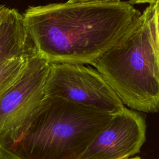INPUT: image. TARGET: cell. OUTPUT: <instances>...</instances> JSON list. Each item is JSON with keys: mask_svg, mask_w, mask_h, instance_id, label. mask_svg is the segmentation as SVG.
I'll list each match as a JSON object with an SVG mask.
<instances>
[{"mask_svg": "<svg viewBox=\"0 0 159 159\" xmlns=\"http://www.w3.org/2000/svg\"><path fill=\"white\" fill-rule=\"evenodd\" d=\"M129 2L52 3L22 14L34 52L48 63L91 65L141 16Z\"/></svg>", "mask_w": 159, "mask_h": 159, "instance_id": "1", "label": "cell"}, {"mask_svg": "<svg viewBox=\"0 0 159 159\" xmlns=\"http://www.w3.org/2000/svg\"><path fill=\"white\" fill-rule=\"evenodd\" d=\"M114 114L45 96L28 121L0 145L1 159H79Z\"/></svg>", "mask_w": 159, "mask_h": 159, "instance_id": "2", "label": "cell"}, {"mask_svg": "<svg viewBox=\"0 0 159 159\" xmlns=\"http://www.w3.org/2000/svg\"><path fill=\"white\" fill-rule=\"evenodd\" d=\"M93 66L124 105L144 112L159 111V67L144 11Z\"/></svg>", "mask_w": 159, "mask_h": 159, "instance_id": "3", "label": "cell"}, {"mask_svg": "<svg viewBox=\"0 0 159 159\" xmlns=\"http://www.w3.org/2000/svg\"><path fill=\"white\" fill-rule=\"evenodd\" d=\"M45 91L46 96L62 98L112 114L125 107L101 74L81 64L50 63Z\"/></svg>", "mask_w": 159, "mask_h": 159, "instance_id": "4", "label": "cell"}, {"mask_svg": "<svg viewBox=\"0 0 159 159\" xmlns=\"http://www.w3.org/2000/svg\"><path fill=\"white\" fill-rule=\"evenodd\" d=\"M50 63L34 50L15 83L0 99V145L11 139L45 99Z\"/></svg>", "mask_w": 159, "mask_h": 159, "instance_id": "5", "label": "cell"}, {"mask_svg": "<svg viewBox=\"0 0 159 159\" xmlns=\"http://www.w3.org/2000/svg\"><path fill=\"white\" fill-rule=\"evenodd\" d=\"M145 140L144 117L125 107L114 115L79 159H127L140 151Z\"/></svg>", "mask_w": 159, "mask_h": 159, "instance_id": "6", "label": "cell"}, {"mask_svg": "<svg viewBox=\"0 0 159 159\" xmlns=\"http://www.w3.org/2000/svg\"><path fill=\"white\" fill-rule=\"evenodd\" d=\"M33 50L22 14L15 9H10L0 25V68L9 60Z\"/></svg>", "mask_w": 159, "mask_h": 159, "instance_id": "7", "label": "cell"}, {"mask_svg": "<svg viewBox=\"0 0 159 159\" xmlns=\"http://www.w3.org/2000/svg\"><path fill=\"white\" fill-rule=\"evenodd\" d=\"M33 52L12 58L0 68V99L22 74Z\"/></svg>", "mask_w": 159, "mask_h": 159, "instance_id": "8", "label": "cell"}, {"mask_svg": "<svg viewBox=\"0 0 159 159\" xmlns=\"http://www.w3.org/2000/svg\"><path fill=\"white\" fill-rule=\"evenodd\" d=\"M143 11L146 14L159 67V0L153 4H149Z\"/></svg>", "mask_w": 159, "mask_h": 159, "instance_id": "9", "label": "cell"}, {"mask_svg": "<svg viewBox=\"0 0 159 159\" xmlns=\"http://www.w3.org/2000/svg\"><path fill=\"white\" fill-rule=\"evenodd\" d=\"M69 3H118L122 0H68Z\"/></svg>", "mask_w": 159, "mask_h": 159, "instance_id": "10", "label": "cell"}, {"mask_svg": "<svg viewBox=\"0 0 159 159\" xmlns=\"http://www.w3.org/2000/svg\"><path fill=\"white\" fill-rule=\"evenodd\" d=\"M10 9L4 5H0V25L9 12Z\"/></svg>", "mask_w": 159, "mask_h": 159, "instance_id": "11", "label": "cell"}, {"mask_svg": "<svg viewBox=\"0 0 159 159\" xmlns=\"http://www.w3.org/2000/svg\"><path fill=\"white\" fill-rule=\"evenodd\" d=\"M158 1V0H129V2L132 5H134L135 4H145V3H148L149 4H151L156 2Z\"/></svg>", "mask_w": 159, "mask_h": 159, "instance_id": "12", "label": "cell"}, {"mask_svg": "<svg viewBox=\"0 0 159 159\" xmlns=\"http://www.w3.org/2000/svg\"><path fill=\"white\" fill-rule=\"evenodd\" d=\"M127 159H140V157H131V158H129Z\"/></svg>", "mask_w": 159, "mask_h": 159, "instance_id": "13", "label": "cell"}, {"mask_svg": "<svg viewBox=\"0 0 159 159\" xmlns=\"http://www.w3.org/2000/svg\"><path fill=\"white\" fill-rule=\"evenodd\" d=\"M0 159H1V158H0Z\"/></svg>", "mask_w": 159, "mask_h": 159, "instance_id": "14", "label": "cell"}]
</instances>
